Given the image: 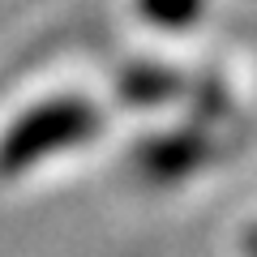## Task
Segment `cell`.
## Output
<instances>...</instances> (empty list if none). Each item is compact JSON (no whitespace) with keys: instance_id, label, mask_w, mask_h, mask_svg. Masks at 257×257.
Wrapping results in <instances>:
<instances>
[{"instance_id":"3","label":"cell","mask_w":257,"mask_h":257,"mask_svg":"<svg viewBox=\"0 0 257 257\" xmlns=\"http://www.w3.org/2000/svg\"><path fill=\"white\" fill-rule=\"evenodd\" d=\"M197 142L193 138H167V142H155V146H146V155H142V163L150 167L155 176H180V172H189L193 163H197Z\"/></svg>"},{"instance_id":"2","label":"cell","mask_w":257,"mask_h":257,"mask_svg":"<svg viewBox=\"0 0 257 257\" xmlns=\"http://www.w3.org/2000/svg\"><path fill=\"white\" fill-rule=\"evenodd\" d=\"M206 0H138V13L146 26H159V30H189L197 26Z\"/></svg>"},{"instance_id":"4","label":"cell","mask_w":257,"mask_h":257,"mask_svg":"<svg viewBox=\"0 0 257 257\" xmlns=\"http://www.w3.org/2000/svg\"><path fill=\"white\" fill-rule=\"evenodd\" d=\"M172 86H176V82H172L167 73H142V77L128 82V99H167Z\"/></svg>"},{"instance_id":"1","label":"cell","mask_w":257,"mask_h":257,"mask_svg":"<svg viewBox=\"0 0 257 257\" xmlns=\"http://www.w3.org/2000/svg\"><path fill=\"white\" fill-rule=\"evenodd\" d=\"M103 128V116L86 99H47L13 120L0 138V176H22L30 167L47 163L60 150H73L90 142Z\"/></svg>"}]
</instances>
